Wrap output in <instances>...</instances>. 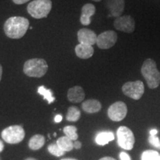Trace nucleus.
Here are the masks:
<instances>
[{"instance_id":"obj_5","label":"nucleus","mask_w":160,"mask_h":160,"mask_svg":"<svg viewBox=\"0 0 160 160\" xmlns=\"http://www.w3.org/2000/svg\"><path fill=\"white\" fill-rule=\"evenodd\" d=\"M25 132L21 125H12L6 128L2 132V138L9 144L19 143L24 139Z\"/></svg>"},{"instance_id":"obj_13","label":"nucleus","mask_w":160,"mask_h":160,"mask_svg":"<svg viewBox=\"0 0 160 160\" xmlns=\"http://www.w3.org/2000/svg\"><path fill=\"white\" fill-rule=\"evenodd\" d=\"M96 8L93 4H85L82 8V13L80 17V22L82 25H89L91 24V17L95 14Z\"/></svg>"},{"instance_id":"obj_24","label":"nucleus","mask_w":160,"mask_h":160,"mask_svg":"<svg viewBox=\"0 0 160 160\" xmlns=\"http://www.w3.org/2000/svg\"><path fill=\"white\" fill-rule=\"evenodd\" d=\"M48 150L50 153L55 156V157H62V156L65 154V151L60 148L59 146L57 145V143L51 144V145H48Z\"/></svg>"},{"instance_id":"obj_37","label":"nucleus","mask_w":160,"mask_h":160,"mask_svg":"<svg viewBox=\"0 0 160 160\" xmlns=\"http://www.w3.org/2000/svg\"><path fill=\"white\" fill-rule=\"evenodd\" d=\"M0 160H2V159H1V158H0Z\"/></svg>"},{"instance_id":"obj_21","label":"nucleus","mask_w":160,"mask_h":160,"mask_svg":"<svg viewBox=\"0 0 160 160\" xmlns=\"http://www.w3.org/2000/svg\"><path fill=\"white\" fill-rule=\"evenodd\" d=\"M38 93L40 95L43 96L44 99L47 100L48 104H51L52 102H54L55 98L53 96V92H52L51 90L46 88H45V86H40V87H39V88H38Z\"/></svg>"},{"instance_id":"obj_31","label":"nucleus","mask_w":160,"mask_h":160,"mask_svg":"<svg viewBox=\"0 0 160 160\" xmlns=\"http://www.w3.org/2000/svg\"><path fill=\"white\" fill-rule=\"evenodd\" d=\"M4 148H5V145H4L3 142L2 140H0V153L3 151Z\"/></svg>"},{"instance_id":"obj_25","label":"nucleus","mask_w":160,"mask_h":160,"mask_svg":"<svg viewBox=\"0 0 160 160\" xmlns=\"http://www.w3.org/2000/svg\"><path fill=\"white\" fill-rule=\"evenodd\" d=\"M148 141L152 145L160 149V140L157 136H150Z\"/></svg>"},{"instance_id":"obj_35","label":"nucleus","mask_w":160,"mask_h":160,"mask_svg":"<svg viewBox=\"0 0 160 160\" xmlns=\"http://www.w3.org/2000/svg\"><path fill=\"white\" fill-rule=\"evenodd\" d=\"M62 160H76V159H62Z\"/></svg>"},{"instance_id":"obj_30","label":"nucleus","mask_w":160,"mask_h":160,"mask_svg":"<svg viewBox=\"0 0 160 160\" xmlns=\"http://www.w3.org/2000/svg\"><path fill=\"white\" fill-rule=\"evenodd\" d=\"M158 133V131L157 129H152L150 131V135L151 136H156Z\"/></svg>"},{"instance_id":"obj_10","label":"nucleus","mask_w":160,"mask_h":160,"mask_svg":"<svg viewBox=\"0 0 160 160\" xmlns=\"http://www.w3.org/2000/svg\"><path fill=\"white\" fill-rule=\"evenodd\" d=\"M117 34L113 31H107L97 37V45L100 49H109L115 45L117 42Z\"/></svg>"},{"instance_id":"obj_17","label":"nucleus","mask_w":160,"mask_h":160,"mask_svg":"<svg viewBox=\"0 0 160 160\" xmlns=\"http://www.w3.org/2000/svg\"><path fill=\"white\" fill-rule=\"evenodd\" d=\"M114 134L111 131H103L98 133L95 138V141L97 145H105L108 144L111 141L114 139Z\"/></svg>"},{"instance_id":"obj_19","label":"nucleus","mask_w":160,"mask_h":160,"mask_svg":"<svg viewBox=\"0 0 160 160\" xmlns=\"http://www.w3.org/2000/svg\"><path fill=\"white\" fill-rule=\"evenodd\" d=\"M57 145L64 151H71L73 148V142L68 137H62L57 141Z\"/></svg>"},{"instance_id":"obj_28","label":"nucleus","mask_w":160,"mask_h":160,"mask_svg":"<svg viewBox=\"0 0 160 160\" xmlns=\"http://www.w3.org/2000/svg\"><path fill=\"white\" fill-rule=\"evenodd\" d=\"M73 147H74L76 149H79L80 148L82 147V143L79 141H75L74 142H73Z\"/></svg>"},{"instance_id":"obj_12","label":"nucleus","mask_w":160,"mask_h":160,"mask_svg":"<svg viewBox=\"0 0 160 160\" xmlns=\"http://www.w3.org/2000/svg\"><path fill=\"white\" fill-rule=\"evenodd\" d=\"M106 5L110 12V15L119 17L125 9V0H106Z\"/></svg>"},{"instance_id":"obj_20","label":"nucleus","mask_w":160,"mask_h":160,"mask_svg":"<svg viewBox=\"0 0 160 160\" xmlns=\"http://www.w3.org/2000/svg\"><path fill=\"white\" fill-rule=\"evenodd\" d=\"M81 117V112L76 106H71L68 110L66 119L69 122H77Z\"/></svg>"},{"instance_id":"obj_6","label":"nucleus","mask_w":160,"mask_h":160,"mask_svg":"<svg viewBox=\"0 0 160 160\" xmlns=\"http://www.w3.org/2000/svg\"><path fill=\"white\" fill-rule=\"evenodd\" d=\"M117 143L121 148L127 151L133 149L135 143L133 133L130 128L125 126H121L117 130Z\"/></svg>"},{"instance_id":"obj_23","label":"nucleus","mask_w":160,"mask_h":160,"mask_svg":"<svg viewBox=\"0 0 160 160\" xmlns=\"http://www.w3.org/2000/svg\"><path fill=\"white\" fill-rule=\"evenodd\" d=\"M142 160H160V154L153 150H147L142 153Z\"/></svg>"},{"instance_id":"obj_29","label":"nucleus","mask_w":160,"mask_h":160,"mask_svg":"<svg viewBox=\"0 0 160 160\" xmlns=\"http://www.w3.org/2000/svg\"><path fill=\"white\" fill-rule=\"evenodd\" d=\"M62 120V116L59 115V114L56 116L55 118H54V122H57V123L60 122Z\"/></svg>"},{"instance_id":"obj_2","label":"nucleus","mask_w":160,"mask_h":160,"mask_svg":"<svg viewBox=\"0 0 160 160\" xmlns=\"http://www.w3.org/2000/svg\"><path fill=\"white\" fill-rule=\"evenodd\" d=\"M141 73L145 79L149 88L156 89L160 85V72L157 69V62L148 58L142 65Z\"/></svg>"},{"instance_id":"obj_3","label":"nucleus","mask_w":160,"mask_h":160,"mask_svg":"<svg viewBox=\"0 0 160 160\" xmlns=\"http://www.w3.org/2000/svg\"><path fill=\"white\" fill-rule=\"evenodd\" d=\"M48 65L45 59L34 58L26 61L23 66V72L30 77H42L47 73Z\"/></svg>"},{"instance_id":"obj_22","label":"nucleus","mask_w":160,"mask_h":160,"mask_svg":"<svg viewBox=\"0 0 160 160\" xmlns=\"http://www.w3.org/2000/svg\"><path fill=\"white\" fill-rule=\"evenodd\" d=\"M63 131L66 135V137H68L69 139H71L72 141H77L78 139L77 127L73 125L65 126L63 128Z\"/></svg>"},{"instance_id":"obj_15","label":"nucleus","mask_w":160,"mask_h":160,"mask_svg":"<svg viewBox=\"0 0 160 160\" xmlns=\"http://www.w3.org/2000/svg\"><path fill=\"white\" fill-rule=\"evenodd\" d=\"M76 54L80 59H87L91 58L94 53V49L93 46L79 44L75 48Z\"/></svg>"},{"instance_id":"obj_9","label":"nucleus","mask_w":160,"mask_h":160,"mask_svg":"<svg viewBox=\"0 0 160 160\" xmlns=\"http://www.w3.org/2000/svg\"><path fill=\"white\" fill-rule=\"evenodd\" d=\"M114 28L124 33H131L135 31V20L131 16L125 15L117 17L113 22Z\"/></svg>"},{"instance_id":"obj_14","label":"nucleus","mask_w":160,"mask_h":160,"mask_svg":"<svg viewBox=\"0 0 160 160\" xmlns=\"http://www.w3.org/2000/svg\"><path fill=\"white\" fill-rule=\"evenodd\" d=\"M85 93L84 90L80 86H74L68 91V99L73 103L81 102L85 99Z\"/></svg>"},{"instance_id":"obj_32","label":"nucleus","mask_w":160,"mask_h":160,"mask_svg":"<svg viewBox=\"0 0 160 160\" xmlns=\"http://www.w3.org/2000/svg\"><path fill=\"white\" fill-rule=\"evenodd\" d=\"M99 160H117V159H115L114 158H113V157H105L102 158V159H99Z\"/></svg>"},{"instance_id":"obj_34","label":"nucleus","mask_w":160,"mask_h":160,"mask_svg":"<svg viewBox=\"0 0 160 160\" xmlns=\"http://www.w3.org/2000/svg\"><path fill=\"white\" fill-rule=\"evenodd\" d=\"M25 160H37L34 158H28V159H26Z\"/></svg>"},{"instance_id":"obj_33","label":"nucleus","mask_w":160,"mask_h":160,"mask_svg":"<svg viewBox=\"0 0 160 160\" xmlns=\"http://www.w3.org/2000/svg\"><path fill=\"white\" fill-rule=\"evenodd\" d=\"M2 77V66L0 65V82H1Z\"/></svg>"},{"instance_id":"obj_18","label":"nucleus","mask_w":160,"mask_h":160,"mask_svg":"<svg viewBox=\"0 0 160 160\" xmlns=\"http://www.w3.org/2000/svg\"><path fill=\"white\" fill-rule=\"evenodd\" d=\"M45 139L44 136L41 134H37L34 135L33 137L31 138L29 140L28 146L31 150L33 151H37L42 148V146L45 145Z\"/></svg>"},{"instance_id":"obj_7","label":"nucleus","mask_w":160,"mask_h":160,"mask_svg":"<svg viewBox=\"0 0 160 160\" xmlns=\"http://www.w3.org/2000/svg\"><path fill=\"white\" fill-rule=\"evenodd\" d=\"M123 93L134 100L141 99L145 92L144 83L140 80L133 82H128L122 87Z\"/></svg>"},{"instance_id":"obj_16","label":"nucleus","mask_w":160,"mask_h":160,"mask_svg":"<svg viewBox=\"0 0 160 160\" xmlns=\"http://www.w3.org/2000/svg\"><path fill=\"white\" fill-rule=\"evenodd\" d=\"M82 108L86 113H94L102 109V104L97 99H88L84 102Z\"/></svg>"},{"instance_id":"obj_4","label":"nucleus","mask_w":160,"mask_h":160,"mask_svg":"<svg viewBox=\"0 0 160 160\" xmlns=\"http://www.w3.org/2000/svg\"><path fill=\"white\" fill-rule=\"evenodd\" d=\"M52 9L51 0H33L28 5V12L35 19L47 17Z\"/></svg>"},{"instance_id":"obj_1","label":"nucleus","mask_w":160,"mask_h":160,"mask_svg":"<svg viewBox=\"0 0 160 160\" xmlns=\"http://www.w3.org/2000/svg\"><path fill=\"white\" fill-rule=\"evenodd\" d=\"M29 28L28 19L22 17H12L6 20L4 31L8 37L13 39L23 37Z\"/></svg>"},{"instance_id":"obj_36","label":"nucleus","mask_w":160,"mask_h":160,"mask_svg":"<svg viewBox=\"0 0 160 160\" xmlns=\"http://www.w3.org/2000/svg\"><path fill=\"white\" fill-rule=\"evenodd\" d=\"M92 1H94V2H100V1H102V0H92Z\"/></svg>"},{"instance_id":"obj_27","label":"nucleus","mask_w":160,"mask_h":160,"mask_svg":"<svg viewBox=\"0 0 160 160\" xmlns=\"http://www.w3.org/2000/svg\"><path fill=\"white\" fill-rule=\"evenodd\" d=\"M13 2V3H15L16 5H22L28 2H29L30 0H12Z\"/></svg>"},{"instance_id":"obj_8","label":"nucleus","mask_w":160,"mask_h":160,"mask_svg":"<svg viewBox=\"0 0 160 160\" xmlns=\"http://www.w3.org/2000/svg\"><path fill=\"white\" fill-rule=\"evenodd\" d=\"M128 113V108L125 102H116L108 110V116L113 122H119L125 119Z\"/></svg>"},{"instance_id":"obj_26","label":"nucleus","mask_w":160,"mask_h":160,"mask_svg":"<svg viewBox=\"0 0 160 160\" xmlns=\"http://www.w3.org/2000/svg\"><path fill=\"white\" fill-rule=\"evenodd\" d=\"M119 158L121 160H131V157L125 152H121L119 154Z\"/></svg>"},{"instance_id":"obj_11","label":"nucleus","mask_w":160,"mask_h":160,"mask_svg":"<svg viewBox=\"0 0 160 160\" xmlns=\"http://www.w3.org/2000/svg\"><path fill=\"white\" fill-rule=\"evenodd\" d=\"M98 36L96 34L94 31L88 28L80 29L77 33L78 41L79 44L93 46L97 44Z\"/></svg>"}]
</instances>
